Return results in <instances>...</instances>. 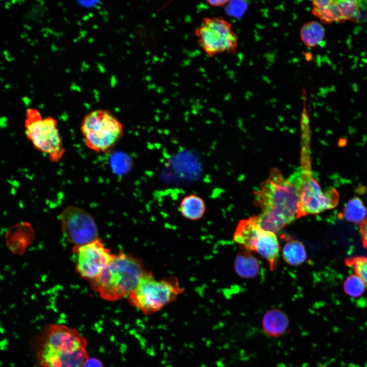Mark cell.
<instances>
[{"mask_svg":"<svg viewBox=\"0 0 367 367\" xmlns=\"http://www.w3.org/2000/svg\"><path fill=\"white\" fill-rule=\"evenodd\" d=\"M307 154L302 155L300 200L297 218L308 215L318 214L334 208L338 202V194L333 188L324 192L312 175Z\"/></svg>","mask_w":367,"mask_h":367,"instance_id":"ba28073f","label":"cell"},{"mask_svg":"<svg viewBox=\"0 0 367 367\" xmlns=\"http://www.w3.org/2000/svg\"><path fill=\"white\" fill-rule=\"evenodd\" d=\"M83 367H103L101 362L95 358H88Z\"/></svg>","mask_w":367,"mask_h":367,"instance_id":"603a6c76","label":"cell"},{"mask_svg":"<svg viewBox=\"0 0 367 367\" xmlns=\"http://www.w3.org/2000/svg\"><path fill=\"white\" fill-rule=\"evenodd\" d=\"M263 228L254 221L252 216L238 223L233 235L234 242L246 251L255 252L256 241Z\"/></svg>","mask_w":367,"mask_h":367,"instance_id":"7c38bea8","label":"cell"},{"mask_svg":"<svg viewBox=\"0 0 367 367\" xmlns=\"http://www.w3.org/2000/svg\"><path fill=\"white\" fill-rule=\"evenodd\" d=\"M234 267L237 273L240 277L245 278L255 277L259 271L257 259L246 251L237 254Z\"/></svg>","mask_w":367,"mask_h":367,"instance_id":"2e32d148","label":"cell"},{"mask_svg":"<svg viewBox=\"0 0 367 367\" xmlns=\"http://www.w3.org/2000/svg\"><path fill=\"white\" fill-rule=\"evenodd\" d=\"M228 1H207L206 3L207 5L213 7H219L226 5L228 3Z\"/></svg>","mask_w":367,"mask_h":367,"instance_id":"cb8c5ba5","label":"cell"},{"mask_svg":"<svg viewBox=\"0 0 367 367\" xmlns=\"http://www.w3.org/2000/svg\"><path fill=\"white\" fill-rule=\"evenodd\" d=\"M146 271L141 258L121 252L90 281L91 286L104 300H119L128 297Z\"/></svg>","mask_w":367,"mask_h":367,"instance_id":"3957f363","label":"cell"},{"mask_svg":"<svg viewBox=\"0 0 367 367\" xmlns=\"http://www.w3.org/2000/svg\"><path fill=\"white\" fill-rule=\"evenodd\" d=\"M290 324L287 316L279 309H272L264 314L261 321L264 333L270 337H278L287 331Z\"/></svg>","mask_w":367,"mask_h":367,"instance_id":"5bb4252c","label":"cell"},{"mask_svg":"<svg viewBox=\"0 0 367 367\" xmlns=\"http://www.w3.org/2000/svg\"><path fill=\"white\" fill-rule=\"evenodd\" d=\"M342 216L347 221L360 224L367 218V209L361 199L358 197L349 200L345 205Z\"/></svg>","mask_w":367,"mask_h":367,"instance_id":"d6986e66","label":"cell"},{"mask_svg":"<svg viewBox=\"0 0 367 367\" xmlns=\"http://www.w3.org/2000/svg\"><path fill=\"white\" fill-rule=\"evenodd\" d=\"M184 292L177 277L157 279L151 272L146 271L127 298L132 306L149 314L174 302Z\"/></svg>","mask_w":367,"mask_h":367,"instance_id":"277c9868","label":"cell"},{"mask_svg":"<svg viewBox=\"0 0 367 367\" xmlns=\"http://www.w3.org/2000/svg\"><path fill=\"white\" fill-rule=\"evenodd\" d=\"M178 208L184 218L191 221H196L203 217L206 206L202 198L197 194L191 193L181 200Z\"/></svg>","mask_w":367,"mask_h":367,"instance_id":"9a60e30c","label":"cell"},{"mask_svg":"<svg viewBox=\"0 0 367 367\" xmlns=\"http://www.w3.org/2000/svg\"><path fill=\"white\" fill-rule=\"evenodd\" d=\"M60 218L62 232L74 246L86 244L98 238L93 218L83 208L68 206L62 212Z\"/></svg>","mask_w":367,"mask_h":367,"instance_id":"9c48e42d","label":"cell"},{"mask_svg":"<svg viewBox=\"0 0 367 367\" xmlns=\"http://www.w3.org/2000/svg\"><path fill=\"white\" fill-rule=\"evenodd\" d=\"M359 231L363 246L367 249V218L359 224Z\"/></svg>","mask_w":367,"mask_h":367,"instance_id":"7402d4cb","label":"cell"},{"mask_svg":"<svg viewBox=\"0 0 367 367\" xmlns=\"http://www.w3.org/2000/svg\"><path fill=\"white\" fill-rule=\"evenodd\" d=\"M279 250V244L275 233L263 229L257 240L255 252L267 260L271 271L276 267Z\"/></svg>","mask_w":367,"mask_h":367,"instance_id":"4fadbf2b","label":"cell"},{"mask_svg":"<svg viewBox=\"0 0 367 367\" xmlns=\"http://www.w3.org/2000/svg\"><path fill=\"white\" fill-rule=\"evenodd\" d=\"M282 254L284 260L292 266L301 264L307 258L303 244L297 240H289L283 247Z\"/></svg>","mask_w":367,"mask_h":367,"instance_id":"ac0fdd59","label":"cell"},{"mask_svg":"<svg viewBox=\"0 0 367 367\" xmlns=\"http://www.w3.org/2000/svg\"><path fill=\"white\" fill-rule=\"evenodd\" d=\"M300 167L285 178L276 169L254 191V202L261 213L252 216L266 230L278 231L297 218L301 185Z\"/></svg>","mask_w":367,"mask_h":367,"instance_id":"6da1fadb","label":"cell"},{"mask_svg":"<svg viewBox=\"0 0 367 367\" xmlns=\"http://www.w3.org/2000/svg\"><path fill=\"white\" fill-rule=\"evenodd\" d=\"M300 36L306 46L314 47L324 40L325 31L320 22L311 20L303 24L300 31Z\"/></svg>","mask_w":367,"mask_h":367,"instance_id":"e0dca14e","label":"cell"},{"mask_svg":"<svg viewBox=\"0 0 367 367\" xmlns=\"http://www.w3.org/2000/svg\"><path fill=\"white\" fill-rule=\"evenodd\" d=\"M57 125L55 118L43 117L36 109L30 108L27 111L26 135L33 146L46 154L52 163L59 162L66 152Z\"/></svg>","mask_w":367,"mask_h":367,"instance_id":"8992f818","label":"cell"},{"mask_svg":"<svg viewBox=\"0 0 367 367\" xmlns=\"http://www.w3.org/2000/svg\"><path fill=\"white\" fill-rule=\"evenodd\" d=\"M360 8L359 1L318 0L312 1L311 12L321 22L330 24L357 18Z\"/></svg>","mask_w":367,"mask_h":367,"instance_id":"8fae6325","label":"cell"},{"mask_svg":"<svg viewBox=\"0 0 367 367\" xmlns=\"http://www.w3.org/2000/svg\"><path fill=\"white\" fill-rule=\"evenodd\" d=\"M345 264L347 267H351L356 275L363 281L367 289V257L358 256L347 258Z\"/></svg>","mask_w":367,"mask_h":367,"instance_id":"ffe728a7","label":"cell"},{"mask_svg":"<svg viewBox=\"0 0 367 367\" xmlns=\"http://www.w3.org/2000/svg\"><path fill=\"white\" fill-rule=\"evenodd\" d=\"M36 343L40 367H83L88 358L85 337L77 330L65 325L46 326Z\"/></svg>","mask_w":367,"mask_h":367,"instance_id":"7a4b0ae2","label":"cell"},{"mask_svg":"<svg viewBox=\"0 0 367 367\" xmlns=\"http://www.w3.org/2000/svg\"><path fill=\"white\" fill-rule=\"evenodd\" d=\"M194 34L200 47L210 57L237 50L238 35L230 22L222 17H204Z\"/></svg>","mask_w":367,"mask_h":367,"instance_id":"52a82bcc","label":"cell"},{"mask_svg":"<svg viewBox=\"0 0 367 367\" xmlns=\"http://www.w3.org/2000/svg\"><path fill=\"white\" fill-rule=\"evenodd\" d=\"M365 286L361 279L355 274L348 276L344 283V290L346 294L357 298L362 295Z\"/></svg>","mask_w":367,"mask_h":367,"instance_id":"44dd1931","label":"cell"},{"mask_svg":"<svg viewBox=\"0 0 367 367\" xmlns=\"http://www.w3.org/2000/svg\"><path fill=\"white\" fill-rule=\"evenodd\" d=\"M80 130L86 146L96 153L110 151L122 138L123 126L110 111L97 109L83 118Z\"/></svg>","mask_w":367,"mask_h":367,"instance_id":"5b68a950","label":"cell"},{"mask_svg":"<svg viewBox=\"0 0 367 367\" xmlns=\"http://www.w3.org/2000/svg\"><path fill=\"white\" fill-rule=\"evenodd\" d=\"M76 270L83 278L90 281L97 277L115 257L99 238L85 245L74 246Z\"/></svg>","mask_w":367,"mask_h":367,"instance_id":"30bf717a","label":"cell"}]
</instances>
